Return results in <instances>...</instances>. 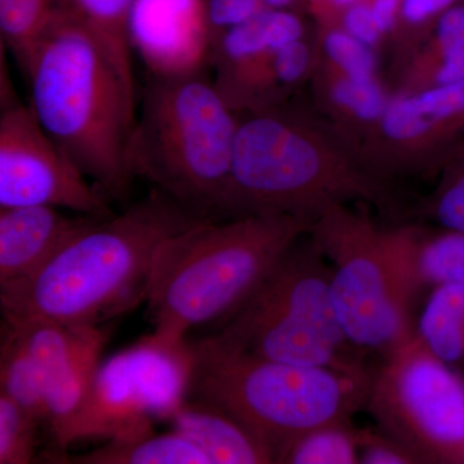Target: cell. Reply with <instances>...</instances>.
I'll return each mask as SVG.
<instances>
[{
	"mask_svg": "<svg viewBox=\"0 0 464 464\" xmlns=\"http://www.w3.org/2000/svg\"><path fill=\"white\" fill-rule=\"evenodd\" d=\"M21 67L30 109L45 132L109 200L124 199L134 179L136 92L99 38L60 5Z\"/></svg>",
	"mask_w": 464,
	"mask_h": 464,
	"instance_id": "obj_1",
	"label": "cell"
},
{
	"mask_svg": "<svg viewBox=\"0 0 464 464\" xmlns=\"http://www.w3.org/2000/svg\"><path fill=\"white\" fill-rule=\"evenodd\" d=\"M201 219L159 190L75 234L35 273L0 288L3 320L96 326L146 297L161 244Z\"/></svg>",
	"mask_w": 464,
	"mask_h": 464,
	"instance_id": "obj_2",
	"label": "cell"
},
{
	"mask_svg": "<svg viewBox=\"0 0 464 464\" xmlns=\"http://www.w3.org/2000/svg\"><path fill=\"white\" fill-rule=\"evenodd\" d=\"M310 226L292 216H244L227 222L201 219L168 237L146 289L154 332L185 341L192 328L224 324Z\"/></svg>",
	"mask_w": 464,
	"mask_h": 464,
	"instance_id": "obj_3",
	"label": "cell"
},
{
	"mask_svg": "<svg viewBox=\"0 0 464 464\" xmlns=\"http://www.w3.org/2000/svg\"><path fill=\"white\" fill-rule=\"evenodd\" d=\"M188 399L225 411L267 447L275 463L304 433L350 422L372 378L286 364L232 347L217 335L191 343Z\"/></svg>",
	"mask_w": 464,
	"mask_h": 464,
	"instance_id": "obj_4",
	"label": "cell"
},
{
	"mask_svg": "<svg viewBox=\"0 0 464 464\" xmlns=\"http://www.w3.org/2000/svg\"><path fill=\"white\" fill-rule=\"evenodd\" d=\"M239 118L203 72L154 76L137 115L130 166L199 219L219 213Z\"/></svg>",
	"mask_w": 464,
	"mask_h": 464,
	"instance_id": "obj_5",
	"label": "cell"
},
{
	"mask_svg": "<svg viewBox=\"0 0 464 464\" xmlns=\"http://www.w3.org/2000/svg\"><path fill=\"white\" fill-rule=\"evenodd\" d=\"M378 195L366 174L310 128L266 108L239 119L219 213L231 218L285 215L313 224L329 208Z\"/></svg>",
	"mask_w": 464,
	"mask_h": 464,
	"instance_id": "obj_6",
	"label": "cell"
},
{
	"mask_svg": "<svg viewBox=\"0 0 464 464\" xmlns=\"http://www.w3.org/2000/svg\"><path fill=\"white\" fill-rule=\"evenodd\" d=\"M302 237L265 282L222 325L232 347L286 364L333 369L359 378L374 371L348 341L333 304L332 267L313 239Z\"/></svg>",
	"mask_w": 464,
	"mask_h": 464,
	"instance_id": "obj_7",
	"label": "cell"
},
{
	"mask_svg": "<svg viewBox=\"0 0 464 464\" xmlns=\"http://www.w3.org/2000/svg\"><path fill=\"white\" fill-rule=\"evenodd\" d=\"M308 234L332 267L335 313L348 341L387 356L415 333V299L399 262L395 230H380L344 204L326 209Z\"/></svg>",
	"mask_w": 464,
	"mask_h": 464,
	"instance_id": "obj_8",
	"label": "cell"
},
{
	"mask_svg": "<svg viewBox=\"0 0 464 464\" xmlns=\"http://www.w3.org/2000/svg\"><path fill=\"white\" fill-rule=\"evenodd\" d=\"M365 408L378 431L415 462L464 464V375L433 355L417 332L383 357Z\"/></svg>",
	"mask_w": 464,
	"mask_h": 464,
	"instance_id": "obj_9",
	"label": "cell"
},
{
	"mask_svg": "<svg viewBox=\"0 0 464 464\" xmlns=\"http://www.w3.org/2000/svg\"><path fill=\"white\" fill-rule=\"evenodd\" d=\"M191 373V343L152 332L100 362L83 408L53 450L154 431L155 420H169L188 400Z\"/></svg>",
	"mask_w": 464,
	"mask_h": 464,
	"instance_id": "obj_10",
	"label": "cell"
},
{
	"mask_svg": "<svg viewBox=\"0 0 464 464\" xmlns=\"http://www.w3.org/2000/svg\"><path fill=\"white\" fill-rule=\"evenodd\" d=\"M110 200L52 140L30 106L12 101L0 116V208L48 206L114 215Z\"/></svg>",
	"mask_w": 464,
	"mask_h": 464,
	"instance_id": "obj_11",
	"label": "cell"
},
{
	"mask_svg": "<svg viewBox=\"0 0 464 464\" xmlns=\"http://www.w3.org/2000/svg\"><path fill=\"white\" fill-rule=\"evenodd\" d=\"M41 380L45 423L56 447L75 420L99 368L109 340L102 326L63 325L48 320L14 323Z\"/></svg>",
	"mask_w": 464,
	"mask_h": 464,
	"instance_id": "obj_12",
	"label": "cell"
},
{
	"mask_svg": "<svg viewBox=\"0 0 464 464\" xmlns=\"http://www.w3.org/2000/svg\"><path fill=\"white\" fill-rule=\"evenodd\" d=\"M304 38L302 18L292 9L266 8L257 16L210 39L213 83L232 109L255 105L275 52Z\"/></svg>",
	"mask_w": 464,
	"mask_h": 464,
	"instance_id": "obj_13",
	"label": "cell"
},
{
	"mask_svg": "<svg viewBox=\"0 0 464 464\" xmlns=\"http://www.w3.org/2000/svg\"><path fill=\"white\" fill-rule=\"evenodd\" d=\"M128 29L154 76L201 72L209 58L204 0H134Z\"/></svg>",
	"mask_w": 464,
	"mask_h": 464,
	"instance_id": "obj_14",
	"label": "cell"
},
{
	"mask_svg": "<svg viewBox=\"0 0 464 464\" xmlns=\"http://www.w3.org/2000/svg\"><path fill=\"white\" fill-rule=\"evenodd\" d=\"M378 124L389 145L405 149V155L453 145L464 133V81L390 100Z\"/></svg>",
	"mask_w": 464,
	"mask_h": 464,
	"instance_id": "obj_15",
	"label": "cell"
},
{
	"mask_svg": "<svg viewBox=\"0 0 464 464\" xmlns=\"http://www.w3.org/2000/svg\"><path fill=\"white\" fill-rule=\"evenodd\" d=\"M65 212L48 206L0 208V288L35 273L82 228L101 218Z\"/></svg>",
	"mask_w": 464,
	"mask_h": 464,
	"instance_id": "obj_16",
	"label": "cell"
},
{
	"mask_svg": "<svg viewBox=\"0 0 464 464\" xmlns=\"http://www.w3.org/2000/svg\"><path fill=\"white\" fill-rule=\"evenodd\" d=\"M169 422L206 454L209 464L275 463L257 436L215 406L188 399Z\"/></svg>",
	"mask_w": 464,
	"mask_h": 464,
	"instance_id": "obj_17",
	"label": "cell"
},
{
	"mask_svg": "<svg viewBox=\"0 0 464 464\" xmlns=\"http://www.w3.org/2000/svg\"><path fill=\"white\" fill-rule=\"evenodd\" d=\"M399 261L415 302L445 285L464 286V232L396 228Z\"/></svg>",
	"mask_w": 464,
	"mask_h": 464,
	"instance_id": "obj_18",
	"label": "cell"
},
{
	"mask_svg": "<svg viewBox=\"0 0 464 464\" xmlns=\"http://www.w3.org/2000/svg\"><path fill=\"white\" fill-rule=\"evenodd\" d=\"M42 458L44 462L65 464H209L206 454L176 430L109 440L102 447L79 456L52 450Z\"/></svg>",
	"mask_w": 464,
	"mask_h": 464,
	"instance_id": "obj_19",
	"label": "cell"
},
{
	"mask_svg": "<svg viewBox=\"0 0 464 464\" xmlns=\"http://www.w3.org/2000/svg\"><path fill=\"white\" fill-rule=\"evenodd\" d=\"M415 332L433 355L464 375V286L433 289Z\"/></svg>",
	"mask_w": 464,
	"mask_h": 464,
	"instance_id": "obj_20",
	"label": "cell"
},
{
	"mask_svg": "<svg viewBox=\"0 0 464 464\" xmlns=\"http://www.w3.org/2000/svg\"><path fill=\"white\" fill-rule=\"evenodd\" d=\"M134 0H60L99 38L130 90L134 87L130 16Z\"/></svg>",
	"mask_w": 464,
	"mask_h": 464,
	"instance_id": "obj_21",
	"label": "cell"
},
{
	"mask_svg": "<svg viewBox=\"0 0 464 464\" xmlns=\"http://www.w3.org/2000/svg\"><path fill=\"white\" fill-rule=\"evenodd\" d=\"M0 393L45 423L44 392L35 366L16 329L5 322L0 347Z\"/></svg>",
	"mask_w": 464,
	"mask_h": 464,
	"instance_id": "obj_22",
	"label": "cell"
},
{
	"mask_svg": "<svg viewBox=\"0 0 464 464\" xmlns=\"http://www.w3.org/2000/svg\"><path fill=\"white\" fill-rule=\"evenodd\" d=\"M286 464L359 463V431L350 422L325 424L304 433L286 450Z\"/></svg>",
	"mask_w": 464,
	"mask_h": 464,
	"instance_id": "obj_23",
	"label": "cell"
},
{
	"mask_svg": "<svg viewBox=\"0 0 464 464\" xmlns=\"http://www.w3.org/2000/svg\"><path fill=\"white\" fill-rule=\"evenodd\" d=\"M60 5V0H0L2 42L20 66Z\"/></svg>",
	"mask_w": 464,
	"mask_h": 464,
	"instance_id": "obj_24",
	"label": "cell"
},
{
	"mask_svg": "<svg viewBox=\"0 0 464 464\" xmlns=\"http://www.w3.org/2000/svg\"><path fill=\"white\" fill-rule=\"evenodd\" d=\"M41 420L0 393V464H29L36 459Z\"/></svg>",
	"mask_w": 464,
	"mask_h": 464,
	"instance_id": "obj_25",
	"label": "cell"
},
{
	"mask_svg": "<svg viewBox=\"0 0 464 464\" xmlns=\"http://www.w3.org/2000/svg\"><path fill=\"white\" fill-rule=\"evenodd\" d=\"M329 96L338 109L365 123H378L390 102L375 78H351L338 72L329 82Z\"/></svg>",
	"mask_w": 464,
	"mask_h": 464,
	"instance_id": "obj_26",
	"label": "cell"
},
{
	"mask_svg": "<svg viewBox=\"0 0 464 464\" xmlns=\"http://www.w3.org/2000/svg\"><path fill=\"white\" fill-rule=\"evenodd\" d=\"M326 57L341 74L356 79L375 78V58L369 45L342 27L326 30L323 38Z\"/></svg>",
	"mask_w": 464,
	"mask_h": 464,
	"instance_id": "obj_27",
	"label": "cell"
},
{
	"mask_svg": "<svg viewBox=\"0 0 464 464\" xmlns=\"http://www.w3.org/2000/svg\"><path fill=\"white\" fill-rule=\"evenodd\" d=\"M311 65V51L304 38L283 45L275 52L261 96L266 97L274 88L297 84L307 74Z\"/></svg>",
	"mask_w": 464,
	"mask_h": 464,
	"instance_id": "obj_28",
	"label": "cell"
},
{
	"mask_svg": "<svg viewBox=\"0 0 464 464\" xmlns=\"http://www.w3.org/2000/svg\"><path fill=\"white\" fill-rule=\"evenodd\" d=\"M432 215L441 227L464 232V159H459L440 186Z\"/></svg>",
	"mask_w": 464,
	"mask_h": 464,
	"instance_id": "obj_29",
	"label": "cell"
},
{
	"mask_svg": "<svg viewBox=\"0 0 464 464\" xmlns=\"http://www.w3.org/2000/svg\"><path fill=\"white\" fill-rule=\"evenodd\" d=\"M210 39L239 26L266 9L262 0H204Z\"/></svg>",
	"mask_w": 464,
	"mask_h": 464,
	"instance_id": "obj_30",
	"label": "cell"
},
{
	"mask_svg": "<svg viewBox=\"0 0 464 464\" xmlns=\"http://www.w3.org/2000/svg\"><path fill=\"white\" fill-rule=\"evenodd\" d=\"M359 463L413 464L415 459L401 445L383 433L359 431Z\"/></svg>",
	"mask_w": 464,
	"mask_h": 464,
	"instance_id": "obj_31",
	"label": "cell"
},
{
	"mask_svg": "<svg viewBox=\"0 0 464 464\" xmlns=\"http://www.w3.org/2000/svg\"><path fill=\"white\" fill-rule=\"evenodd\" d=\"M342 29L357 41L373 47L381 41L383 32L375 18L372 0H359L341 14Z\"/></svg>",
	"mask_w": 464,
	"mask_h": 464,
	"instance_id": "obj_32",
	"label": "cell"
},
{
	"mask_svg": "<svg viewBox=\"0 0 464 464\" xmlns=\"http://www.w3.org/2000/svg\"><path fill=\"white\" fill-rule=\"evenodd\" d=\"M464 47V2H458L435 20L430 51H447Z\"/></svg>",
	"mask_w": 464,
	"mask_h": 464,
	"instance_id": "obj_33",
	"label": "cell"
},
{
	"mask_svg": "<svg viewBox=\"0 0 464 464\" xmlns=\"http://www.w3.org/2000/svg\"><path fill=\"white\" fill-rule=\"evenodd\" d=\"M459 0H402L400 16L409 25H423L447 11Z\"/></svg>",
	"mask_w": 464,
	"mask_h": 464,
	"instance_id": "obj_34",
	"label": "cell"
},
{
	"mask_svg": "<svg viewBox=\"0 0 464 464\" xmlns=\"http://www.w3.org/2000/svg\"><path fill=\"white\" fill-rule=\"evenodd\" d=\"M402 0H372L375 18L382 32L387 33L396 25Z\"/></svg>",
	"mask_w": 464,
	"mask_h": 464,
	"instance_id": "obj_35",
	"label": "cell"
},
{
	"mask_svg": "<svg viewBox=\"0 0 464 464\" xmlns=\"http://www.w3.org/2000/svg\"><path fill=\"white\" fill-rule=\"evenodd\" d=\"M359 0H307L308 5L317 14L325 18L334 17L343 14L344 9Z\"/></svg>",
	"mask_w": 464,
	"mask_h": 464,
	"instance_id": "obj_36",
	"label": "cell"
},
{
	"mask_svg": "<svg viewBox=\"0 0 464 464\" xmlns=\"http://www.w3.org/2000/svg\"><path fill=\"white\" fill-rule=\"evenodd\" d=\"M298 0H262L266 8L290 9Z\"/></svg>",
	"mask_w": 464,
	"mask_h": 464,
	"instance_id": "obj_37",
	"label": "cell"
},
{
	"mask_svg": "<svg viewBox=\"0 0 464 464\" xmlns=\"http://www.w3.org/2000/svg\"><path fill=\"white\" fill-rule=\"evenodd\" d=\"M463 2H464V0H463Z\"/></svg>",
	"mask_w": 464,
	"mask_h": 464,
	"instance_id": "obj_38",
	"label": "cell"
}]
</instances>
